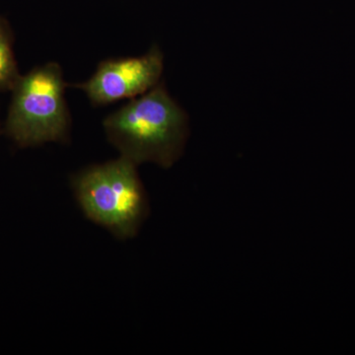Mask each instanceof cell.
Segmentation results:
<instances>
[{"label": "cell", "mask_w": 355, "mask_h": 355, "mask_svg": "<svg viewBox=\"0 0 355 355\" xmlns=\"http://www.w3.org/2000/svg\"><path fill=\"white\" fill-rule=\"evenodd\" d=\"M164 57L157 46L139 58H116L101 62L86 83L77 84L94 105L135 98L158 85Z\"/></svg>", "instance_id": "cell-4"}, {"label": "cell", "mask_w": 355, "mask_h": 355, "mask_svg": "<svg viewBox=\"0 0 355 355\" xmlns=\"http://www.w3.org/2000/svg\"><path fill=\"white\" fill-rule=\"evenodd\" d=\"M105 133L121 156L135 165L154 163L172 167L189 139V116L158 84L103 121Z\"/></svg>", "instance_id": "cell-1"}, {"label": "cell", "mask_w": 355, "mask_h": 355, "mask_svg": "<svg viewBox=\"0 0 355 355\" xmlns=\"http://www.w3.org/2000/svg\"><path fill=\"white\" fill-rule=\"evenodd\" d=\"M71 188L84 216L119 240L139 234L150 211L137 165L123 156L77 173Z\"/></svg>", "instance_id": "cell-2"}, {"label": "cell", "mask_w": 355, "mask_h": 355, "mask_svg": "<svg viewBox=\"0 0 355 355\" xmlns=\"http://www.w3.org/2000/svg\"><path fill=\"white\" fill-rule=\"evenodd\" d=\"M19 77L14 57L12 37L6 21L0 18V91L12 90Z\"/></svg>", "instance_id": "cell-5"}, {"label": "cell", "mask_w": 355, "mask_h": 355, "mask_svg": "<svg viewBox=\"0 0 355 355\" xmlns=\"http://www.w3.org/2000/svg\"><path fill=\"white\" fill-rule=\"evenodd\" d=\"M62 67L50 62L18 78L7 116L6 133L20 147L69 140L70 114Z\"/></svg>", "instance_id": "cell-3"}]
</instances>
